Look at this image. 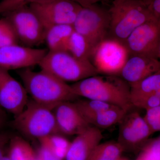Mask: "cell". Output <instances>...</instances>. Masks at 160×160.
Segmentation results:
<instances>
[{"instance_id":"5b68a950","label":"cell","mask_w":160,"mask_h":160,"mask_svg":"<svg viewBox=\"0 0 160 160\" xmlns=\"http://www.w3.org/2000/svg\"><path fill=\"white\" fill-rule=\"evenodd\" d=\"M39 66L42 70L66 83L76 82L99 74L90 61L78 59L66 51L48 50Z\"/></svg>"},{"instance_id":"7402d4cb","label":"cell","mask_w":160,"mask_h":160,"mask_svg":"<svg viewBox=\"0 0 160 160\" xmlns=\"http://www.w3.org/2000/svg\"><path fill=\"white\" fill-rule=\"evenodd\" d=\"M123 152L118 142L111 141L100 143L87 160H116L121 157Z\"/></svg>"},{"instance_id":"3957f363","label":"cell","mask_w":160,"mask_h":160,"mask_svg":"<svg viewBox=\"0 0 160 160\" xmlns=\"http://www.w3.org/2000/svg\"><path fill=\"white\" fill-rule=\"evenodd\" d=\"M12 125L21 134L38 141L51 135H62L53 109L32 100H29L22 111L14 117Z\"/></svg>"},{"instance_id":"f35d334b","label":"cell","mask_w":160,"mask_h":160,"mask_svg":"<svg viewBox=\"0 0 160 160\" xmlns=\"http://www.w3.org/2000/svg\"><path fill=\"white\" fill-rule=\"evenodd\" d=\"M128 160L126 159V158H122V157H120V158H119L117 160Z\"/></svg>"},{"instance_id":"8fae6325","label":"cell","mask_w":160,"mask_h":160,"mask_svg":"<svg viewBox=\"0 0 160 160\" xmlns=\"http://www.w3.org/2000/svg\"><path fill=\"white\" fill-rule=\"evenodd\" d=\"M119 124L117 142L124 151L142 149L152 135L144 118L137 112H127Z\"/></svg>"},{"instance_id":"74e56055","label":"cell","mask_w":160,"mask_h":160,"mask_svg":"<svg viewBox=\"0 0 160 160\" xmlns=\"http://www.w3.org/2000/svg\"><path fill=\"white\" fill-rule=\"evenodd\" d=\"M124 1V0H114V1H113V3L118 2H121V1Z\"/></svg>"},{"instance_id":"52a82bcc","label":"cell","mask_w":160,"mask_h":160,"mask_svg":"<svg viewBox=\"0 0 160 160\" xmlns=\"http://www.w3.org/2000/svg\"><path fill=\"white\" fill-rule=\"evenodd\" d=\"M129 56L125 44L109 37L93 49L90 60L99 74L119 76Z\"/></svg>"},{"instance_id":"9c48e42d","label":"cell","mask_w":160,"mask_h":160,"mask_svg":"<svg viewBox=\"0 0 160 160\" xmlns=\"http://www.w3.org/2000/svg\"><path fill=\"white\" fill-rule=\"evenodd\" d=\"M29 7L46 29L58 25H72L82 7L70 0H49Z\"/></svg>"},{"instance_id":"ffe728a7","label":"cell","mask_w":160,"mask_h":160,"mask_svg":"<svg viewBox=\"0 0 160 160\" xmlns=\"http://www.w3.org/2000/svg\"><path fill=\"white\" fill-rule=\"evenodd\" d=\"M9 143L7 156L10 160H32L36 157L30 144L21 137L10 138Z\"/></svg>"},{"instance_id":"603a6c76","label":"cell","mask_w":160,"mask_h":160,"mask_svg":"<svg viewBox=\"0 0 160 160\" xmlns=\"http://www.w3.org/2000/svg\"><path fill=\"white\" fill-rule=\"evenodd\" d=\"M40 144L48 147L61 159L66 158L71 142L61 134H52L39 140Z\"/></svg>"},{"instance_id":"2e32d148","label":"cell","mask_w":160,"mask_h":160,"mask_svg":"<svg viewBox=\"0 0 160 160\" xmlns=\"http://www.w3.org/2000/svg\"><path fill=\"white\" fill-rule=\"evenodd\" d=\"M103 138L100 129L90 126L85 131L77 135L71 144L66 160H87L95 148Z\"/></svg>"},{"instance_id":"7a4b0ae2","label":"cell","mask_w":160,"mask_h":160,"mask_svg":"<svg viewBox=\"0 0 160 160\" xmlns=\"http://www.w3.org/2000/svg\"><path fill=\"white\" fill-rule=\"evenodd\" d=\"M78 97L118 106L127 112L132 106L129 83L118 76H93L70 85Z\"/></svg>"},{"instance_id":"cb8c5ba5","label":"cell","mask_w":160,"mask_h":160,"mask_svg":"<svg viewBox=\"0 0 160 160\" xmlns=\"http://www.w3.org/2000/svg\"><path fill=\"white\" fill-rule=\"evenodd\" d=\"M74 103L86 120L98 112L116 106L101 101L89 99L78 100Z\"/></svg>"},{"instance_id":"1f68e13d","label":"cell","mask_w":160,"mask_h":160,"mask_svg":"<svg viewBox=\"0 0 160 160\" xmlns=\"http://www.w3.org/2000/svg\"><path fill=\"white\" fill-rule=\"evenodd\" d=\"M77 3L82 7H87L97 4L102 0H70Z\"/></svg>"},{"instance_id":"e575fe53","label":"cell","mask_w":160,"mask_h":160,"mask_svg":"<svg viewBox=\"0 0 160 160\" xmlns=\"http://www.w3.org/2000/svg\"><path fill=\"white\" fill-rule=\"evenodd\" d=\"M9 136V135L6 134V133H3V132H0V141L1 140H3V139L5 138H6V137Z\"/></svg>"},{"instance_id":"5bb4252c","label":"cell","mask_w":160,"mask_h":160,"mask_svg":"<svg viewBox=\"0 0 160 160\" xmlns=\"http://www.w3.org/2000/svg\"><path fill=\"white\" fill-rule=\"evenodd\" d=\"M60 133L63 136L77 135L90 125L78 110L74 102H64L53 109Z\"/></svg>"},{"instance_id":"d4e9b609","label":"cell","mask_w":160,"mask_h":160,"mask_svg":"<svg viewBox=\"0 0 160 160\" xmlns=\"http://www.w3.org/2000/svg\"><path fill=\"white\" fill-rule=\"evenodd\" d=\"M18 38L7 18L0 19V48L18 44Z\"/></svg>"},{"instance_id":"4fadbf2b","label":"cell","mask_w":160,"mask_h":160,"mask_svg":"<svg viewBox=\"0 0 160 160\" xmlns=\"http://www.w3.org/2000/svg\"><path fill=\"white\" fill-rule=\"evenodd\" d=\"M28 94L23 85L0 68V107L14 117L19 114L28 103Z\"/></svg>"},{"instance_id":"8992f818","label":"cell","mask_w":160,"mask_h":160,"mask_svg":"<svg viewBox=\"0 0 160 160\" xmlns=\"http://www.w3.org/2000/svg\"><path fill=\"white\" fill-rule=\"evenodd\" d=\"M110 22L109 10L96 4L82 7L72 26L75 31L86 38L93 50L109 37Z\"/></svg>"},{"instance_id":"484cf974","label":"cell","mask_w":160,"mask_h":160,"mask_svg":"<svg viewBox=\"0 0 160 160\" xmlns=\"http://www.w3.org/2000/svg\"><path fill=\"white\" fill-rule=\"evenodd\" d=\"M141 149L140 154L146 160H160V136L148 140Z\"/></svg>"},{"instance_id":"e0dca14e","label":"cell","mask_w":160,"mask_h":160,"mask_svg":"<svg viewBox=\"0 0 160 160\" xmlns=\"http://www.w3.org/2000/svg\"><path fill=\"white\" fill-rule=\"evenodd\" d=\"M73 31V26L70 25H55L46 29L44 42L48 51H67L69 38Z\"/></svg>"},{"instance_id":"d590c367","label":"cell","mask_w":160,"mask_h":160,"mask_svg":"<svg viewBox=\"0 0 160 160\" xmlns=\"http://www.w3.org/2000/svg\"><path fill=\"white\" fill-rule=\"evenodd\" d=\"M136 160H146L145 158H144V157L142 155V154H140L139 156L137 158Z\"/></svg>"},{"instance_id":"8d00e7d4","label":"cell","mask_w":160,"mask_h":160,"mask_svg":"<svg viewBox=\"0 0 160 160\" xmlns=\"http://www.w3.org/2000/svg\"><path fill=\"white\" fill-rule=\"evenodd\" d=\"M1 160H10V159L7 156L5 155L2 158Z\"/></svg>"},{"instance_id":"277c9868","label":"cell","mask_w":160,"mask_h":160,"mask_svg":"<svg viewBox=\"0 0 160 160\" xmlns=\"http://www.w3.org/2000/svg\"><path fill=\"white\" fill-rule=\"evenodd\" d=\"M109 12V37L123 44L136 28L149 20L155 19L142 0H124L113 2Z\"/></svg>"},{"instance_id":"ba28073f","label":"cell","mask_w":160,"mask_h":160,"mask_svg":"<svg viewBox=\"0 0 160 160\" xmlns=\"http://www.w3.org/2000/svg\"><path fill=\"white\" fill-rule=\"evenodd\" d=\"M129 55H138L159 59L160 21L153 19L133 30L125 43Z\"/></svg>"},{"instance_id":"60d3db41","label":"cell","mask_w":160,"mask_h":160,"mask_svg":"<svg viewBox=\"0 0 160 160\" xmlns=\"http://www.w3.org/2000/svg\"><path fill=\"white\" fill-rule=\"evenodd\" d=\"M1 0H0V2H1Z\"/></svg>"},{"instance_id":"9a60e30c","label":"cell","mask_w":160,"mask_h":160,"mask_svg":"<svg viewBox=\"0 0 160 160\" xmlns=\"http://www.w3.org/2000/svg\"><path fill=\"white\" fill-rule=\"evenodd\" d=\"M159 71V60L142 56L129 55L122 68L119 77L131 84Z\"/></svg>"},{"instance_id":"44dd1931","label":"cell","mask_w":160,"mask_h":160,"mask_svg":"<svg viewBox=\"0 0 160 160\" xmlns=\"http://www.w3.org/2000/svg\"><path fill=\"white\" fill-rule=\"evenodd\" d=\"M92 51L86 38L74 30L69 38L67 51L78 59L90 61Z\"/></svg>"},{"instance_id":"f546056e","label":"cell","mask_w":160,"mask_h":160,"mask_svg":"<svg viewBox=\"0 0 160 160\" xmlns=\"http://www.w3.org/2000/svg\"><path fill=\"white\" fill-rule=\"evenodd\" d=\"M153 18L160 21V0H142Z\"/></svg>"},{"instance_id":"6da1fadb","label":"cell","mask_w":160,"mask_h":160,"mask_svg":"<svg viewBox=\"0 0 160 160\" xmlns=\"http://www.w3.org/2000/svg\"><path fill=\"white\" fill-rule=\"evenodd\" d=\"M18 75L32 100L51 109L60 103L73 102L79 98L70 85L44 70L36 72L26 68L21 69Z\"/></svg>"},{"instance_id":"836d02e7","label":"cell","mask_w":160,"mask_h":160,"mask_svg":"<svg viewBox=\"0 0 160 160\" xmlns=\"http://www.w3.org/2000/svg\"><path fill=\"white\" fill-rule=\"evenodd\" d=\"M7 118L6 112L0 107V131L5 127L7 123Z\"/></svg>"},{"instance_id":"7c38bea8","label":"cell","mask_w":160,"mask_h":160,"mask_svg":"<svg viewBox=\"0 0 160 160\" xmlns=\"http://www.w3.org/2000/svg\"><path fill=\"white\" fill-rule=\"evenodd\" d=\"M48 50L12 44L0 48V68L9 71L39 65Z\"/></svg>"},{"instance_id":"f1b7e54d","label":"cell","mask_w":160,"mask_h":160,"mask_svg":"<svg viewBox=\"0 0 160 160\" xmlns=\"http://www.w3.org/2000/svg\"><path fill=\"white\" fill-rule=\"evenodd\" d=\"M49 0H1L0 14H7L23 6L33 3L42 2Z\"/></svg>"},{"instance_id":"ab89813d","label":"cell","mask_w":160,"mask_h":160,"mask_svg":"<svg viewBox=\"0 0 160 160\" xmlns=\"http://www.w3.org/2000/svg\"><path fill=\"white\" fill-rule=\"evenodd\" d=\"M32 160H40V159L37 156L34 159H33Z\"/></svg>"},{"instance_id":"4316f807","label":"cell","mask_w":160,"mask_h":160,"mask_svg":"<svg viewBox=\"0 0 160 160\" xmlns=\"http://www.w3.org/2000/svg\"><path fill=\"white\" fill-rule=\"evenodd\" d=\"M132 106L147 109L160 106V91L147 95L131 101Z\"/></svg>"},{"instance_id":"83f0119b","label":"cell","mask_w":160,"mask_h":160,"mask_svg":"<svg viewBox=\"0 0 160 160\" xmlns=\"http://www.w3.org/2000/svg\"><path fill=\"white\" fill-rule=\"evenodd\" d=\"M143 118L152 134L160 130V106L146 109Z\"/></svg>"},{"instance_id":"4dcf8cb0","label":"cell","mask_w":160,"mask_h":160,"mask_svg":"<svg viewBox=\"0 0 160 160\" xmlns=\"http://www.w3.org/2000/svg\"><path fill=\"white\" fill-rule=\"evenodd\" d=\"M37 156L41 160H63L58 158L48 147L41 144Z\"/></svg>"},{"instance_id":"d6a6232c","label":"cell","mask_w":160,"mask_h":160,"mask_svg":"<svg viewBox=\"0 0 160 160\" xmlns=\"http://www.w3.org/2000/svg\"><path fill=\"white\" fill-rule=\"evenodd\" d=\"M10 137L9 135L0 141V160L5 156V149L7 144L9 143Z\"/></svg>"},{"instance_id":"ac0fdd59","label":"cell","mask_w":160,"mask_h":160,"mask_svg":"<svg viewBox=\"0 0 160 160\" xmlns=\"http://www.w3.org/2000/svg\"><path fill=\"white\" fill-rule=\"evenodd\" d=\"M127 112L117 106L98 112L86 119L90 126L106 129L121 122Z\"/></svg>"},{"instance_id":"30bf717a","label":"cell","mask_w":160,"mask_h":160,"mask_svg":"<svg viewBox=\"0 0 160 160\" xmlns=\"http://www.w3.org/2000/svg\"><path fill=\"white\" fill-rule=\"evenodd\" d=\"M7 18L18 40L27 46H35L44 41L45 29L29 6H25L7 13Z\"/></svg>"},{"instance_id":"d6986e66","label":"cell","mask_w":160,"mask_h":160,"mask_svg":"<svg viewBox=\"0 0 160 160\" xmlns=\"http://www.w3.org/2000/svg\"><path fill=\"white\" fill-rule=\"evenodd\" d=\"M130 102L132 100L160 91V71L137 82L129 84Z\"/></svg>"}]
</instances>
